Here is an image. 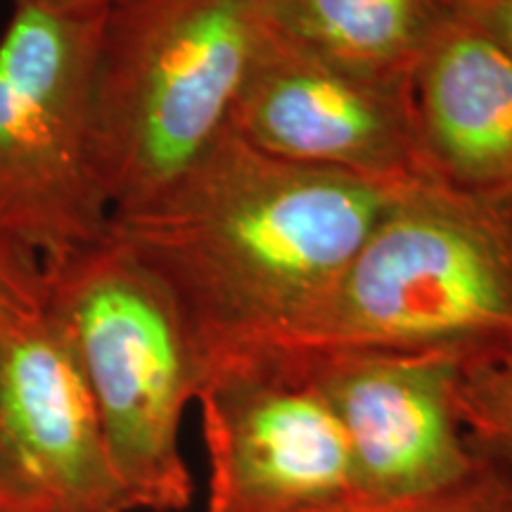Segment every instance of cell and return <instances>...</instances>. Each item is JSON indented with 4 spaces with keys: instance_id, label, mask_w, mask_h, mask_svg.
I'll use <instances>...</instances> for the list:
<instances>
[{
    "instance_id": "cell-6",
    "label": "cell",
    "mask_w": 512,
    "mask_h": 512,
    "mask_svg": "<svg viewBox=\"0 0 512 512\" xmlns=\"http://www.w3.org/2000/svg\"><path fill=\"white\" fill-rule=\"evenodd\" d=\"M209 458L204 512H342L358 501L347 434L297 361L223 354L197 392Z\"/></svg>"
},
{
    "instance_id": "cell-8",
    "label": "cell",
    "mask_w": 512,
    "mask_h": 512,
    "mask_svg": "<svg viewBox=\"0 0 512 512\" xmlns=\"http://www.w3.org/2000/svg\"><path fill=\"white\" fill-rule=\"evenodd\" d=\"M283 356L304 368L347 434L361 505L430 498L477 465L479 444L456 408L458 356Z\"/></svg>"
},
{
    "instance_id": "cell-16",
    "label": "cell",
    "mask_w": 512,
    "mask_h": 512,
    "mask_svg": "<svg viewBox=\"0 0 512 512\" xmlns=\"http://www.w3.org/2000/svg\"><path fill=\"white\" fill-rule=\"evenodd\" d=\"M124 0H10L12 8H48L64 12H107Z\"/></svg>"
},
{
    "instance_id": "cell-15",
    "label": "cell",
    "mask_w": 512,
    "mask_h": 512,
    "mask_svg": "<svg viewBox=\"0 0 512 512\" xmlns=\"http://www.w3.org/2000/svg\"><path fill=\"white\" fill-rule=\"evenodd\" d=\"M446 5L512 57V0H446Z\"/></svg>"
},
{
    "instance_id": "cell-12",
    "label": "cell",
    "mask_w": 512,
    "mask_h": 512,
    "mask_svg": "<svg viewBox=\"0 0 512 512\" xmlns=\"http://www.w3.org/2000/svg\"><path fill=\"white\" fill-rule=\"evenodd\" d=\"M456 408L477 444L512 460V339L458 356Z\"/></svg>"
},
{
    "instance_id": "cell-10",
    "label": "cell",
    "mask_w": 512,
    "mask_h": 512,
    "mask_svg": "<svg viewBox=\"0 0 512 512\" xmlns=\"http://www.w3.org/2000/svg\"><path fill=\"white\" fill-rule=\"evenodd\" d=\"M427 169L475 192L512 190V57L451 10L411 76Z\"/></svg>"
},
{
    "instance_id": "cell-2",
    "label": "cell",
    "mask_w": 512,
    "mask_h": 512,
    "mask_svg": "<svg viewBox=\"0 0 512 512\" xmlns=\"http://www.w3.org/2000/svg\"><path fill=\"white\" fill-rule=\"evenodd\" d=\"M512 339V190L413 181L278 342L292 356L453 354Z\"/></svg>"
},
{
    "instance_id": "cell-13",
    "label": "cell",
    "mask_w": 512,
    "mask_h": 512,
    "mask_svg": "<svg viewBox=\"0 0 512 512\" xmlns=\"http://www.w3.org/2000/svg\"><path fill=\"white\" fill-rule=\"evenodd\" d=\"M342 512H512V460L479 444L477 465L451 489L394 505H354Z\"/></svg>"
},
{
    "instance_id": "cell-17",
    "label": "cell",
    "mask_w": 512,
    "mask_h": 512,
    "mask_svg": "<svg viewBox=\"0 0 512 512\" xmlns=\"http://www.w3.org/2000/svg\"><path fill=\"white\" fill-rule=\"evenodd\" d=\"M0 512H15V510H10L8 505H3V503H0Z\"/></svg>"
},
{
    "instance_id": "cell-11",
    "label": "cell",
    "mask_w": 512,
    "mask_h": 512,
    "mask_svg": "<svg viewBox=\"0 0 512 512\" xmlns=\"http://www.w3.org/2000/svg\"><path fill=\"white\" fill-rule=\"evenodd\" d=\"M264 22L294 46L387 79H411L446 0H261Z\"/></svg>"
},
{
    "instance_id": "cell-1",
    "label": "cell",
    "mask_w": 512,
    "mask_h": 512,
    "mask_svg": "<svg viewBox=\"0 0 512 512\" xmlns=\"http://www.w3.org/2000/svg\"><path fill=\"white\" fill-rule=\"evenodd\" d=\"M408 183L283 162L228 128L150 202L112 214L110 235L174 292L207 373L290 335Z\"/></svg>"
},
{
    "instance_id": "cell-14",
    "label": "cell",
    "mask_w": 512,
    "mask_h": 512,
    "mask_svg": "<svg viewBox=\"0 0 512 512\" xmlns=\"http://www.w3.org/2000/svg\"><path fill=\"white\" fill-rule=\"evenodd\" d=\"M46 306V275L34 256L0 235V342L12 325Z\"/></svg>"
},
{
    "instance_id": "cell-4",
    "label": "cell",
    "mask_w": 512,
    "mask_h": 512,
    "mask_svg": "<svg viewBox=\"0 0 512 512\" xmlns=\"http://www.w3.org/2000/svg\"><path fill=\"white\" fill-rule=\"evenodd\" d=\"M261 36V0H124L107 10L95 152L112 214L150 202L228 133Z\"/></svg>"
},
{
    "instance_id": "cell-9",
    "label": "cell",
    "mask_w": 512,
    "mask_h": 512,
    "mask_svg": "<svg viewBox=\"0 0 512 512\" xmlns=\"http://www.w3.org/2000/svg\"><path fill=\"white\" fill-rule=\"evenodd\" d=\"M0 503L15 512H131L48 304L0 342Z\"/></svg>"
},
{
    "instance_id": "cell-7",
    "label": "cell",
    "mask_w": 512,
    "mask_h": 512,
    "mask_svg": "<svg viewBox=\"0 0 512 512\" xmlns=\"http://www.w3.org/2000/svg\"><path fill=\"white\" fill-rule=\"evenodd\" d=\"M230 131L264 155L313 169L380 181L434 178L415 126L411 79L342 67L266 22Z\"/></svg>"
},
{
    "instance_id": "cell-3",
    "label": "cell",
    "mask_w": 512,
    "mask_h": 512,
    "mask_svg": "<svg viewBox=\"0 0 512 512\" xmlns=\"http://www.w3.org/2000/svg\"><path fill=\"white\" fill-rule=\"evenodd\" d=\"M43 275L128 508L183 512L192 479L181 422L202 387L204 356L174 292L110 230Z\"/></svg>"
},
{
    "instance_id": "cell-5",
    "label": "cell",
    "mask_w": 512,
    "mask_h": 512,
    "mask_svg": "<svg viewBox=\"0 0 512 512\" xmlns=\"http://www.w3.org/2000/svg\"><path fill=\"white\" fill-rule=\"evenodd\" d=\"M105 15L12 8L0 36V235L43 268L110 230L95 152Z\"/></svg>"
}]
</instances>
